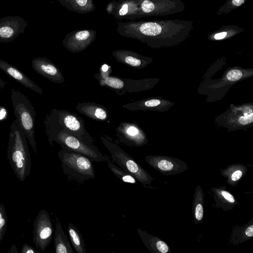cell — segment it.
I'll return each mask as SVG.
<instances>
[{
    "label": "cell",
    "instance_id": "1",
    "mask_svg": "<svg viewBox=\"0 0 253 253\" xmlns=\"http://www.w3.org/2000/svg\"><path fill=\"white\" fill-rule=\"evenodd\" d=\"M193 28V22L183 19L128 21L118 22L117 32L152 47L168 46L185 41Z\"/></svg>",
    "mask_w": 253,
    "mask_h": 253
},
{
    "label": "cell",
    "instance_id": "2",
    "mask_svg": "<svg viewBox=\"0 0 253 253\" xmlns=\"http://www.w3.org/2000/svg\"><path fill=\"white\" fill-rule=\"evenodd\" d=\"M7 156L17 178L24 181L30 175L31 159L27 137L16 120L10 126Z\"/></svg>",
    "mask_w": 253,
    "mask_h": 253
},
{
    "label": "cell",
    "instance_id": "3",
    "mask_svg": "<svg viewBox=\"0 0 253 253\" xmlns=\"http://www.w3.org/2000/svg\"><path fill=\"white\" fill-rule=\"evenodd\" d=\"M43 122L46 134L64 129L85 143L93 144V139L86 131L84 120L73 113L54 109L45 116Z\"/></svg>",
    "mask_w": 253,
    "mask_h": 253
},
{
    "label": "cell",
    "instance_id": "4",
    "mask_svg": "<svg viewBox=\"0 0 253 253\" xmlns=\"http://www.w3.org/2000/svg\"><path fill=\"white\" fill-rule=\"evenodd\" d=\"M11 100L16 120L24 131L35 154L37 153V144L35 138V108L28 98L21 91L11 89Z\"/></svg>",
    "mask_w": 253,
    "mask_h": 253
},
{
    "label": "cell",
    "instance_id": "5",
    "mask_svg": "<svg viewBox=\"0 0 253 253\" xmlns=\"http://www.w3.org/2000/svg\"><path fill=\"white\" fill-rule=\"evenodd\" d=\"M57 154L63 172L70 178L84 181L95 177L92 161L86 156L62 146Z\"/></svg>",
    "mask_w": 253,
    "mask_h": 253
},
{
    "label": "cell",
    "instance_id": "6",
    "mask_svg": "<svg viewBox=\"0 0 253 253\" xmlns=\"http://www.w3.org/2000/svg\"><path fill=\"white\" fill-rule=\"evenodd\" d=\"M103 145L110 152L112 161L122 169L133 176L143 185L150 184L153 177L108 136H100Z\"/></svg>",
    "mask_w": 253,
    "mask_h": 253
},
{
    "label": "cell",
    "instance_id": "7",
    "mask_svg": "<svg viewBox=\"0 0 253 253\" xmlns=\"http://www.w3.org/2000/svg\"><path fill=\"white\" fill-rule=\"evenodd\" d=\"M46 135L52 147H53V142H55L61 146L86 156L92 161L101 162L106 161V157L102 155L98 149L93 144L85 143L64 129H59Z\"/></svg>",
    "mask_w": 253,
    "mask_h": 253
},
{
    "label": "cell",
    "instance_id": "8",
    "mask_svg": "<svg viewBox=\"0 0 253 253\" xmlns=\"http://www.w3.org/2000/svg\"><path fill=\"white\" fill-rule=\"evenodd\" d=\"M139 7L141 18L167 16L186 9L182 0H139Z\"/></svg>",
    "mask_w": 253,
    "mask_h": 253
},
{
    "label": "cell",
    "instance_id": "9",
    "mask_svg": "<svg viewBox=\"0 0 253 253\" xmlns=\"http://www.w3.org/2000/svg\"><path fill=\"white\" fill-rule=\"evenodd\" d=\"M53 228L49 213L41 210L34 222L33 242L42 252L45 250L49 245L53 235Z\"/></svg>",
    "mask_w": 253,
    "mask_h": 253
},
{
    "label": "cell",
    "instance_id": "10",
    "mask_svg": "<svg viewBox=\"0 0 253 253\" xmlns=\"http://www.w3.org/2000/svg\"><path fill=\"white\" fill-rule=\"evenodd\" d=\"M145 160L150 166L165 175L179 174L188 169L185 162L171 157L149 155Z\"/></svg>",
    "mask_w": 253,
    "mask_h": 253
},
{
    "label": "cell",
    "instance_id": "11",
    "mask_svg": "<svg viewBox=\"0 0 253 253\" xmlns=\"http://www.w3.org/2000/svg\"><path fill=\"white\" fill-rule=\"evenodd\" d=\"M97 31L92 29L76 30L68 33L62 41L63 46L75 53L86 49L95 40Z\"/></svg>",
    "mask_w": 253,
    "mask_h": 253
},
{
    "label": "cell",
    "instance_id": "12",
    "mask_svg": "<svg viewBox=\"0 0 253 253\" xmlns=\"http://www.w3.org/2000/svg\"><path fill=\"white\" fill-rule=\"evenodd\" d=\"M28 22L20 16H7L0 18V42H12L23 34Z\"/></svg>",
    "mask_w": 253,
    "mask_h": 253
},
{
    "label": "cell",
    "instance_id": "13",
    "mask_svg": "<svg viewBox=\"0 0 253 253\" xmlns=\"http://www.w3.org/2000/svg\"><path fill=\"white\" fill-rule=\"evenodd\" d=\"M119 141L129 146H141L147 142L143 131L134 123L121 122L116 128Z\"/></svg>",
    "mask_w": 253,
    "mask_h": 253
},
{
    "label": "cell",
    "instance_id": "14",
    "mask_svg": "<svg viewBox=\"0 0 253 253\" xmlns=\"http://www.w3.org/2000/svg\"><path fill=\"white\" fill-rule=\"evenodd\" d=\"M31 65L35 71L50 81L57 84L65 83L61 71L55 64L46 57H35L32 60Z\"/></svg>",
    "mask_w": 253,
    "mask_h": 253
},
{
    "label": "cell",
    "instance_id": "15",
    "mask_svg": "<svg viewBox=\"0 0 253 253\" xmlns=\"http://www.w3.org/2000/svg\"><path fill=\"white\" fill-rule=\"evenodd\" d=\"M99 84L107 87L119 95L126 93H131L140 89V82L131 79H124L116 76H108L98 79Z\"/></svg>",
    "mask_w": 253,
    "mask_h": 253
},
{
    "label": "cell",
    "instance_id": "16",
    "mask_svg": "<svg viewBox=\"0 0 253 253\" xmlns=\"http://www.w3.org/2000/svg\"><path fill=\"white\" fill-rule=\"evenodd\" d=\"M111 14L116 19L130 20L141 18L139 0H119Z\"/></svg>",
    "mask_w": 253,
    "mask_h": 253
},
{
    "label": "cell",
    "instance_id": "17",
    "mask_svg": "<svg viewBox=\"0 0 253 253\" xmlns=\"http://www.w3.org/2000/svg\"><path fill=\"white\" fill-rule=\"evenodd\" d=\"M0 69L18 83L37 93L42 94V88L27 77L20 69L0 59Z\"/></svg>",
    "mask_w": 253,
    "mask_h": 253
},
{
    "label": "cell",
    "instance_id": "18",
    "mask_svg": "<svg viewBox=\"0 0 253 253\" xmlns=\"http://www.w3.org/2000/svg\"><path fill=\"white\" fill-rule=\"evenodd\" d=\"M76 109L79 113L97 121H106L109 118L106 108L94 102H81L77 104Z\"/></svg>",
    "mask_w": 253,
    "mask_h": 253
},
{
    "label": "cell",
    "instance_id": "19",
    "mask_svg": "<svg viewBox=\"0 0 253 253\" xmlns=\"http://www.w3.org/2000/svg\"><path fill=\"white\" fill-rule=\"evenodd\" d=\"M112 54L119 63L135 68H142L148 62L147 58L130 50L117 49Z\"/></svg>",
    "mask_w": 253,
    "mask_h": 253
},
{
    "label": "cell",
    "instance_id": "20",
    "mask_svg": "<svg viewBox=\"0 0 253 253\" xmlns=\"http://www.w3.org/2000/svg\"><path fill=\"white\" fill-rule=\"evenodd\" d=\"M213 193V198L216 208H221L224 211L233 210L235 206L238 204L234 196L229 192L225 186L219 188H211Z\"/></svg>",
    "mask_w": 253,
    "mask_h": 253
},
{
    "label": "cell",
    "instance_id": "21",
    "mask_svg": "<svg viewBox=\"0 0 253 253\" xmlns=\"http://www.w3.org/2000/svg\"><path fill=\"white\" fill-rule=\"evenodd\" d=\"M138 234L144 245L152 253H167L170 252L168 245L158 237L148 233L140 228Z\"/></svg>",
    "mask_w": 253,
    "mask_h": 253
},
{
    "label": "cell",
    "instance_id": "22",
    "mask_svg": "<svg viewBox=\"0 0 253 253\" xmlns=\"http://www.w3.org/2000/svg\"><path fill=\"white\" fill-rule=\"evenodd\" d=\"M248 171L247 166L244 164H234L220 170L221 175L226 178V182L234 187L246 175Z\"/></svg>",
    "mask_w": 253,
    "mask_h": 253
},
{
    "label": "cell",
    "instance_id": "23",
    "mask_svg": "<svg viewBox=\"0 0 253 253\" xmlns=\"http://www.w3.org/2000/svg\"><path fill=\"white\" fill-rule=\"evenodd\" d=\"M54 245L56 253H74L73 249L62 225L56 218Z\"/></svg>",
    "mask_w": 253,
    "mask_h": 253
},
{
    "label": "cell",
    "instance_id": "24",
    "mask_svg": "<svg viewBox=\"0 0 253 253\" xmlns=\"http://www.w3.org/2000/svg\"><path fill=\"white\" fill-rule=\"evenodd\" d=\"M60 5L68 10L85 14L93 11L95 8L94 0H56Z\"/></svg>",
    "mask_w": 253,
    "mask_h": 253
},
{
    "label": "cell",
    "instance_id": "25",
    "mask_svg": "<svg viewBox=\"0 0 253 253\" xmlns=\"http://www.w3.org/2000/svg\"><path fill=\"white\" fill-rule=\"evenodd\" d=\"M253 237V218L241 226H235L232 229L229 243L238 245L247 241Z\"/></svg>",
    "mask_w": 253,
    "mask_h": 253
},
{
    "label": "cell",
    "instance_id": "26",
    "mask_svg": "<svg viewBox=\"0 0 253 253\" xmlns=\"http://www.w3.org/2000/svg\"><path fill=\"white\" fill-rule=\"evenodd\" d=\"M204 195L203 190L200 185L196 188L192 206L193 217L195 224L203 222L204 213Z\"/></svg>",
    "mask_w": 253,
    "mask_h": 253
},
{
    "label": "cell",
    "instance_id": "27",
    "mask_svg": "<svg viewBox=\"0 0 253 253\" xmlns=\"http://www.w3.org/2000/svg\"><path fill=\"white\" fill-rule=\"evenodd\" d=\"M244 31V28L236 25H226L210 33L208 39L212 41L226 40L240 34Z\"/></svg>",
    "mask_w": 253,
    "mask_h": 253
},
{
    "label": "cell",
    "instance_id": "28",
    "mask_svg": "<svg viewBox=\"0 0 253 253\" xmlns=\"http://www.w3.org/2000/svg\"><path fill=\"white\" fill-rule=\"evenodd\" d=\"M70 242L77 253H86L83 236L75 225L69 223L67 227Z\"/></svg>",
    "mask_w": 253,
    "mask_h": 253
},
{
    "label": "cell",
    "instance_id": "29",
    "mask_svg": "<svg viewBox=\"0 0 253 253\" xmlns=\"http://www.w3.org/2000/svg\"><path fill=\"white\" fill-rule=\"evenodd\" d=\"M108 167L115 176L123 182L131 184L137 183L136 179L133 176L116 166L111 161L108 162Z\"/></svg>",
    "mask_w": 253,
    "mask_h": 253
},
{
    "label": "cell",
    "instance_id": "30",
    "mask_svg": "<svg viewBox=\"0 0 253 253\" xmlns=\"http://www.w3.org/2000/svg\"><path fill=\"white\" fill-rule=\"evenodd\" d=\"M247 0H227L216 11L218 15H222L228 13L245 4Z\"/></svg>",
    "mask_w": 253,
    "mask_h": 253
},
{
    "label": "cell",
    "instance_id": "31",
    "mask_svg": "<svg viewBox=\"0 0 253 253\" xmlns=\"http://www.w3.org/2000/svg\"><path fill=\"white\" fill-rule=\"evenodd\" d=\"M7 226V217L4 205L0 204V243L2 240Z\"/></svg>",
    "mask_w": 253,
    "mask_h": 253
},
{
    "label": "cell",
    "instance_id": "32",
    "mask_svg": "<svg viewBox=\"0 0 253 253\" xmlns=\"http://www.w3.org/2000/svg\"><path fill=\"white\" fill-rule=\"evenodd\" d=\"M242 76L243 74L241 71L238 69H233L227 73L226 78L230 81H236L241 79Z\"/></svg>",
    "mask_w": 253,
    "mask_h": 253
},
{
    "label": "cell",
    "instance_id": "33",
    "mask_svg": "<svg viewBox=\"0 0 253 253\" xmlns=\"http://www.w3.org/2000/svg\"><path fill=\"white\" fill-rule=\"evenodd\" d=\"M253 113L252 109L244 113V115L238 119V122L241 125H245L253 122Z\"/></svg>",
    "mask_w": 253,
    "mask_h": 253
},
{
    "label": "cell",
    "instance_id": "34",
    "mask_svg": "<svg viewBox=\"0 0 253 253\" xmlns=\"http://www.w3.org/2000/svg\"><path fill=\"white\" fill-rule=\"evenodd\" d=\"M22 253H39L34 248L28 244H23L21 250Z\"/></svg>",
    "mask_w": 253,
    "mask_h": 253
},
{
    "label": "cell",
    "instance_id": "35",
    "mask_svg": "<svg viewBox=\"0 0 253 253\" xmlns=\"http://www.w3.org/2000/svg\"><path fill=\"white\" fill-rule=\"evenodd\" d=\"M115 2L116 1H112L107 4L106 8L107 13L111 14L112 12L114 9L115 6Z\"/></svg>",
    "mask_w": 253,
    "mask_h": 253
},
{
    "label": "cell",
    "instance_id": "36",
    "mask_svg": "<svg viewBox=\"0 0 253 253\" xmlns=\"http://www.w3.org/2000/svg\"><path fill=\"white\" fill-rule=\"evenodd\" d=\"M7 116V112L6 109L0 106V121L4 120Z\"/></svg>",
    "mask_w": 253,
    "mask_h": 253
},
{
    "label": "cell",
    "instance_id": "37",
    "mask_svg": "<svg viewBox=\"0 0 253 253\" xmlns=\"http://www.w3.org/2000/svg\"><path fill=\"white\" fill-rule=\"evenodd\" d=\"M8 253H18V252L17 251V248L15 246L14 244H13L11 246L10 250L8 252Z\"/></svg>",
    "mask_w": 253,
    "mask_h": 253
},
{
    "label": "cell",
    "instance_id": "38",
    "mask_svg": "<svg viewBox=\"0 0 253 253\" xmlns=\"http://www.w3.org/2000/svg\"><path fill=\"white\" fill-rule=\"evenodd\" d=\"M6 84V83L0 78V89L4 88Z\"/></svg>",
    "mask_w": 253,
    "mask_h": 253
}]
</instances>
